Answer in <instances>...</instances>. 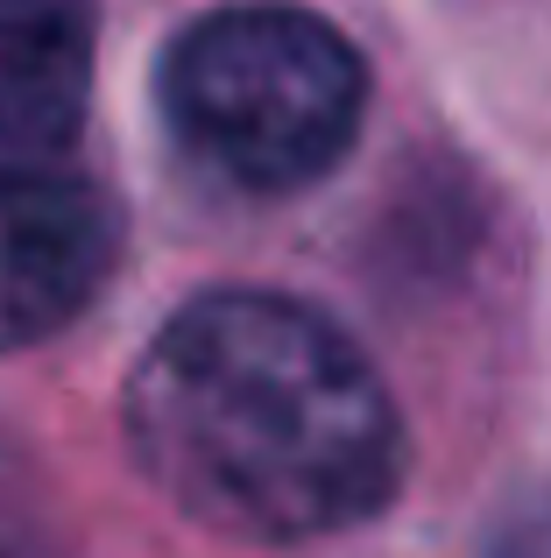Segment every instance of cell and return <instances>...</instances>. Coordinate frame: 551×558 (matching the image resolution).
Here are the masks:
<instances>
[{"label": "cell", "instance_id": "obj_1", "mask_svg": "<svg viewBox=\"0 0 551 558\" xmlns=\"http://www.w3.org/2000/svg\"><path fill=\"white\" fill-rule=\"evenodd\" d=\"M142 481L177 517L248 545H311L403 488L389 381L311 304L212 290L149 340L121 389Z\"/></svg>", "mask_w": 551, "mask_h": 558}, {"label": "cell", "instance_id": "obj_3", "mask_svg": "<svg viewBox=\"0 0 551 558\" xmlns=\"http://www.w3.org/2000/svg\"><path fill=\"white\" fill-rule=\"evenodd\" d=\"M121 213L93 178L0 156V354H28L107 290Z\"/></svg>", "mask_w": 551, "mask_h": 558}, {"label": "cell", "instance_id": "obj_2", "mask_svg": "<svg viewBox=\"0 0 551 558\" xmlns=\"http://www.w3.org/2000/svg\"><path fill=\"white\" fill-rule=\"evenodd\" d=\"M163 121L234 191H304L360 135L368 64L297 0H226L163 57Z\"/></svg>", "mask_w": 551, "mask_h": 558}, {"label": "cell", "instance_id": "obj_4", "mask_svg": "<svg viewBox=\"0 0 551 558\" xmlns=\"http://www.w3.org/2000/svg\"><path fill=\"white\" fill-rule=\"evenodd\" d=\"M99 0H0V156H57L93 107Z\"/></svg>", "mask_w": 551, "mask_h": 558}, {"label": "cell", "instance_id": "obj_5", "mask_svg": "<svg viewBox=\"0 0 551 558\" xmlns=\"http://www.w3.org/2000/svg\"><path fill=\"white\" fill-rule=\"evenodd\" d=\"M0 558H64L50 537V517L36 502V481H28L22 452L0 438Z\"/></svg>", "mask_w": 551, "mask_h": 558}]
</instances>
